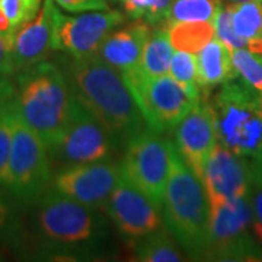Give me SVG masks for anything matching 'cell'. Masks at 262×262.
<instances>
[{"instance_id": "1", "label": "cell", "mask_w": 262, "mask_h": 262, "mask_svg": "<svg viewBox=\"0 0 262 262\" xmlns=\"http://www.w3.org/2000/svg\"><path fill=\"white\" fill-rule=\"evenodd\" d=\"M72 92L115 139L130 140L146 121L122 75L95 54L73 57Z\"/></svg>"}, {"instance_id": "2", "label": "cell", "mask_w": 262, "mask_h": 262, "mask_svg": "<svg viewBox=\"0 0 262 262\" xmlns=\"http://www.w3.org/2000/svg\"><path fill=\"white\" fill-rule=\"evenodd\" d=\"M75 95L66 75L50 61L19 70L12 106L18 117L54 149L69 122Z\"/></svg>"}, {"instance_id": "3", "label": "cell", "mask_w": 262, "mask_h": 262, "mask_svg": "<svg viewBox=\"0 0 262 262\" xmlns=\"http://www.w3.org/2000/svg\"><path fill=\"white\" fill-rule=\"evenodd\" d=\"M166 227L191 256H204L210 230V203L201 178L191 170L173 141L169 178L162 200Z\"/></svg>"}, {"instance_id": "4", "label": "cell", "mask_w": 262, "mask_h": 262, "mask_svg": "<svg viewBox=\"0 0 262 262\" xmlns=\"http://www.w3.org/2000/svg\"><path fill=\"white\" fill-rule=\"evenodd\" d=\"M207 103L217 141L262 169V92L230 79Z\"/></svg>"}, {"instance_id": "5", "label": "cell", "mask_w": 262, "mask_h": 262, "mask_svg": "<svg viewBox=\"0 0 262 262\" xmlns=\"http://www.w3.org/2000/svg\"><path fill=\"white\" fill-rule=\"evenodd\" d=\"M122 77L140 108L146 125L160 134L175 128L200 101L189 96L170 75L146 77L137 69Z\"/></svg>"}, {"instance_id": "6", "label": "cell", "mask_w": 262, "mask_h": 262, "mask_svg": "<svg viewBox=\"0 0 262 262\" xmlns=\"http://www.w3.org/2000/svg\"><path fill=\"white\" fill-rule=\"evenodd\" d=\"M50 179L51 165L48 147L13 110V134L6 187L19 200L32 201L44 192Z\"/></svg>"}, {"instance_id": "7", "label": "cell", "mask_w": 262, "mask_h": 262, "mask_svg": "<svg viewBox=\"0 0 262 262\" xmlns=\"http://www.w3.org/2000/svg\"><path fill=\"white\" fill-rule=\"evenodd\" d=\"M252 225V204L249 194L229 203L210 206V230L207 259H255L258 248L248 233Z\"/></svg>"}, {"instance_id": "8", "label": "cell", "mask_w": 262, "mask_h": 262, "mask_svg": "<svg viewBox=\"0 0 262 262\" xmlns=\"http://www.w3.org/2000/svg\"><path fill=\"white\" fill-rule=\"evenodd\" d=\"M172 141L163 140L160 133L140 131L131 137L121 162V175L162 206L170 169Z\"/></svg>"}, {"instance_id": "9", "label": "cell", "mask_w": 262, "mask_h": 262, "mask_svg": "<svg viewBox=\"0 0 262 262\" xmlns=\"http://www.w3.org/2000/svg\"><path fill=\"white\" fill-rule=\"evenodd\" d=\"M124 22L125 15L117 10H91L69 16L56 8L51 47L73 57L95 54L108 34Z\"/></svg>"}, {"instance_id": "10", "label": "cell", "mask_w": 262, "mask_h": 262, "mask_svg": "<svg viewBox=\"0 0 262 262\" xmlns=\"http://www.w3.org/2000/svg\"><path fill=\"white\" fill-rule=\"evenodd\" d=\"M111 139L94 114L75 98L61 139L50 153L67 165L105 160L111 150Z\"/></svg>"}, {"instance_id": "11", "label": "cell", "mask_w": 262, "mask_h": 262, "mask_svg": "<svg viewBox=\"0 0 262 262\" xmlns=\"http://www.w3.org/2000/svg\"><path fill=\"white\" fill-rule=\"evenodd\" d=\"M38 225L44 236L64 245L88 242L96 233V220L91 208L57 189L44 196Z\"/></svg>"}, {"instance_id": "12", "label": "cell", "mask_w": 262, "mask_h": 262, "mask_svg": "<svg viewBox=\"0 0 262 262\" xmlns=\"http://www.w3.org/2000/svg\"><path fill=\"white\" fill-rule=\"evenodd\" d=\"M159 208L160 206L122 175L103 206L120 232L133 239L143 237L162 227Z\"/></svg>"}, {"instance_id": "13", "label": "cell", "mask_w": 262, "mask_h": 262, "mask_svg": "<svg viewBox=\"0 0 262 262\" xmlns=\"http://www.w3.org/2000/svg\"><path fill=\"white\" fill-rule=\"evenodd\" d=\"M121 178V169L110 162L70 165L54 178V189L89 208H101Z\"/></svg>"}, {"instance_id": "14", "label": "cell", "mask_w": 262, "mask_h": 262, "mask_svg": "<svg viewBox=\"0 0 262 262\" xmlns=\"http://www.w3.org/2000/svg\"><path fill=\"white\" fill-rule=\"evenodd\" d=\"M252 169L251 162L217 143L201 177L210 206L248 195L251 191Z\"/></svg>"}, {"instance_id": "15", "label": "cell", "mask_w": 262, "mask_h": 262, "mask_svg": "<svg viewBox=\"0 0 262 262\" xmlns=\"http://www.w3.org/2000/svg\"><path fill=\"white\" fill-rule=\"evenodd\" d=\"M173 130L175 149L191 170L201 178L207 160L219 143L207 101L200 99Z\"/></svg>"}, {"instance_id": "16", "label": "cell", "mask_w": 262, "mask_h": 262, "mask_svg": "<svg viewBox=\"0 0 262 262\" xmlns=\"http://www.w3.org/2000/svg\"><path fill=\"white\" fill-rule=\"evenodd\" d=\"M54 12V0H44L37 15L15 31L12 51L16 70L46 60L53 50Z\"/></svg>"}, {"instance_id": "17", "label": "cell", "mask_w": 262, "mask_h": 262, "mask_svg": "<svg viewBox=\"0 0 262 262\" xmlns=\"http://www.w3.org/2000/svg\"><path fill=\"white\" fill-rule=\"evenodd\" d=\"M150 34L151 25L140 19L131 24H122L108 34L96 54L122 76L128 75L139 69Z\"/></svg>"}, {"instance_id": "18", "label": "cell", "mask_w": 262, "mask_h": 262, "mask_svg": "<svg viewBox=\"0 0 262 262\" xmlns=\"http://www.w3.org/2000/svg\"><path fill=\"white\" fill-rule=\"evenodd\" d=\"M195 57L200 89L223 84L237 76L232 64V51L219 38H213Z\"/></svg>"}, {"instance_id": "19", "label": "cell", "mask_w": 262, "mask_h": 262, "mask_svg": "<svg viewBox=\"0 0 262 262\" xmlns=\"http://www.w3.org/2000/svg\"><path fill=\"white\" fill-rule=\"evenodd\" d=\"M173 46L169 38L168 25L151 29L149 39L143 50L139 70L146 77H158V76L169 75L170 61L173 56Z\"/></svg>"}, {"instance_id": "20", "label": "cell", "mask_w": 262, "mask_h": 262, "mask_svg": "<svg viewBox=\"0 0 262 262\" xmlns=\"http://www.w3.org/2000/svg\"><path fill=\"white\" fill-rule=\"evenodd\" d=\"M134 256L141 262L182 261L177 239L168 227H159L158 230L139 237L134 245Z\"/></svg>"}, {"instance_id": "21", "label": "cell", "mask_w": 262, "mask_h": 262, "mask_svg": "<svg viewBox=\"0 0 262 262\" xmlns=\"http://www.w3.org/2000/svg\"><path fill=\"white\" fill-rule=\"evenodd\" d=\"M168 29L173 48L192 54L203 50L215 35L211 22H179L168 25Z\"/></svg>"}, {"instance_id": "22", "label": "cell", "mask_w": 262, "mask_h": 262, "mask_svg": "<svg viewBox=\"0 0 262 262\" xmlns=\"http://www.w3.org/2000/svg\"><path fill=\"white\" fill-rule=\"evenodd\" d=\"M222 8L220 0H173L168 12L166 25L179 22H211Z\"/></svg>"}, {"instance_id": "23", "label": "cell", "mask_w": 262, "mask_h": 262, "mask_svg": "<svg viewBox=\"0 0 262 262\" xmlns=\"http://www.w3.org/2000/svg\"><path fill=\"white\" fill-rule=\"evenodd\" d=\"M232 12L234 31L245 38L258 39L262 38V3L261 0H248L242 3H229Z\"/></svg>"}, {"instance_id": "24", "label": "cell", "mask_w": 262, "mask_h": 262, "mask_svg": "<svg viewBox=\"0 0 262 262\" xmlns=\"http://www.w3.org/2000/svg\"><path fill=\"white\" fill-rule=\"evenodd\" d=\"M169 75L187 91L189 96H192L194 99H200L196 57L192 53L177 50L172 56Z\"/></svg>"}, {"instance_id": "25", "label": "cell", "mask_w": 262, "mask_h": 262, "mask_svg": "<svg viewBox=\"0 0 262 262\" xmlns=\"http://www.w3.org/2000/svg\"><path fill=\"white\" fill-rule=\"evenodd\" d=\"M173 0H122L124 9L133 19H140L150 25L166 22Z\"/></svg>"}, {"instance_id": "26", "label": "cell", "mask_w": 262, "mask_h": 262, "mask_svg": "<svg viewBox=\"0 0 262 262\" xmlns=\"http://www.w3.org/2000/svg\"><path fill=\"white\" fill-rule=\"evenodd\" d=\"M232 64L239 75L253 89L262 92V56L253 54L248 48L232 51Z\"/></svg>"}, {"instance_id": "27", "label": "cell", "mask_w": 262, "mask_h": 262, "mask_svg": "<svg viewBox=\"0 0 262 262\" xmlns=\"http://www.w3.org/2000/svg\"><path fill=\"white\" fill-rule=\"evenodd\" d=\"M42 0H0V10L9 19L12 32L34 18Z\"/></svg>"}, {"instance_id": "28", "label": "cell", "mask_w": 262, "mask_h": 262, "mask_svg": "<svg viewBox=\"0 0 262 262\" xmlns=\"http://www.w3.org/2000/svg\"><path fill=\"white\" fill-rule=\"evenodd\" d=\"M13 134V110L9 108L0 113V185L6 187L9 175V158Z\"/></svg>"}, {"instance_id": "29", "label": "cell", "mask_w": 262, "mask_h": 262, "mask_svg": "<svg viewBox=\"0 0 262 262\" xmlns=\"http://www.w3.org/2000/svg\"><path fill=\"white\" fill-rule=\"evenodd\" d=\"M214 28L217 38L230 51L239 50V48H246V46H248V41L234 31L233 20H232V12L229 9V6L220 8L214 19Z\"/></svg>"}, {"instance_id": "30", "label": "cell", "mask_w": 262, "mask_h": 262, "mask_svg": "<svg viewBox=\"0 0 262 262\" xmlns=\"http://www.w3.org/2000/svg\"><path fill=\"white\" fill-rule=\"evenodd\" d=\"M249 198L252 204V229L262 245V169L253 166Z\"/></svg>"}, {"instance_id": "31", "label": "cell", "mask_w": 262, "mask_h": 262, "mask_svg": "<svg viewBox=\"0 0 262 262\" xmlns=\"http://www.w3.org/2000/svg\"><path fill=\"white\" fill-rule=\"evenodd\" d=\"M13 37L9 34L0 32V75L10 76L16 72L15 61H13Z\"/></svg>"}, {"instance_id": "32", "label": "cell", "mask_w": 262, "mask_h": 262, "mask_svg": "<svg viewBox=\"0 0 262 262\" xmlns=\"http://www.w3.org/2000/svg\"><path fill=\"white\" fill-rule=\"evenodd\" d=\"M54 2L61 9L73 13L108 9V3L105 0H54Z\"/></svg>"}, {"instance_id": "33", "label": "cell", "mask_w": 262, "mask_h": 262, "mask_svg": "<svg viewBox=\"0 0 262 262\" xmlns=\"http://www.w3.org/2000/svg\"><path fill=\"white\" fill-rule=\"evenodd\" d=\"M10 229H12V213H10V208L5 196L0 191V241L6 239L9 236Z\"/></svg>"}, {"instance_id": "34", "label": "cell", "mask_w": 262, "mask_h": 262, "mask_svg": "<svg viewBox=\"0 0 262 262\" xmlns=\"http://www.w3.org/2000/svg\"><path fill=\"white\" fill-rule=\"evenodd\" d=\"M15 96V84L9 80V76L0 75V113L9 108Z\"/></svg>"}, {"instance_id": "35", "label": "cell", "mask_w": 262, "mask_h": 262, "mask_svg": "<svg viewBox=\"0 0 262 262\" xmlns=\"http://www.w3.org/2000/svg\"><path fill=\"white\" fill-rule=\"evenodd\" d=\"M0 32L3 34H9L10 37H13V32H12V27H10L9 19L6 18V15L0 10Z\"/></svg>"}, {"instance_id": "36", "label": "cell", "mask_w": 262, "mask_h": 262, "mask_svg": "<svg viewBox=\"0 0 262 262\" xmlns=\"http://www.w3.org/2000/svg\"><path fill=\"white\" fill-rule=\"evenodd\" d=\"M230 3H242V2H248V0H229Z\"/></svg>"}, {"instance_id": "37", "label": "cell", "mask_w": 262, "mask_h": 262, "mask_svg": "<svg viewBox=\"0 0 262 262\" xmlns=\"http://www.w3.org/2000/svg\"><path fill=\"white\" fill-rule=\"evenodd\" d=\"M261 2H262V0H261Z\"/></svg>"}]
</instances>
